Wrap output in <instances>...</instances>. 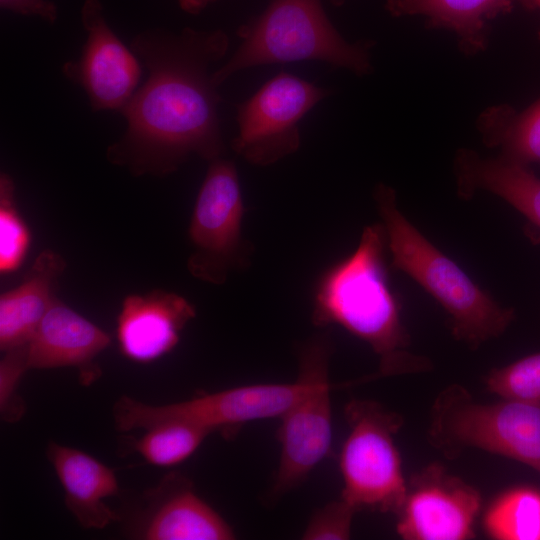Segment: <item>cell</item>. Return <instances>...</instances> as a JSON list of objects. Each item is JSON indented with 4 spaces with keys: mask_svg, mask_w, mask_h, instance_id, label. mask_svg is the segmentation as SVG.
I'll list each match as a JSON object with an SVG mask.
<instances>
[{
    "mask_svg": "<svg viewBox=\"0 0 540 540\" xmlns=\"http://www.w3.org/2000/svg\"><path fill=\"white\" fill-rule=\"evenodd\" d=\"M332 352L326 335H318L299 351L310 371V383L300 398L279 418L280 460L272 489L280 496L299 486L327 456L332 442L331 384Z\"/></svg>",
    "mask_w": 540,
    "mask_h": 540,
    "instance_id": "obj_9",
    "label": "cell"
},
{
    "mask_svg": "<svg viewBox=\"0 0 540 540\" xmlns=\"http://www.w3.org/2000/svg\"><path fill=\"white\" fill-rule=\"evenodd\" d=\"M484 527L497 540H540V492L529 487L504 492L486 512Z\"/></svg>",
    "mask_w": 540,
    "mask_h": 540,
    "instance_id": "obj_21",
    "label": "cell"
},
{
    "mask_svg": "<svg viewBox=\"0 0 540 540\" xmlns=\"http://www.w3.org/2000/svg\"><path fill=\"white\" fill-rule=\"evenodd\" d=\"M145 430L131 447L148 463L161 467L174 466L189 458L211 433L178 420L159 422Z\"/></svg>",
    "mask_w": 540,
    "mask_h": 540,
    "instance_id": "obj_22",
    "label": "cell"
},
{
    "mask_svg": "<svg viewBox=\"0 0 540 540\" xmlns=\"http://www.w3.org/2000/svg\"><path fill=\"white\" fill-rule=\"evenodd\" d=\"M228 47L222 30L184 28L176 34L154 29L137 35L131 48L149 76L120 111L127 129L108 147L107 159L134 175L165 176L191 154L220 158L225 150L221 97L208 71Z\"/></svg>",
    "mask_w": 540,
    "mask_h": 540,
    "instance_id": "obj_1",
    "label": "cell"
},
{
    "mask_svg": "<svg viewBox=\"0 0 540 540\" xmlns=\"http://www.w3.org/2000/svg\"><path fill=\"white\" fill-rule=\"evenodd\" d=\"M480 506L475 488L430 466L411 481L397 513V533L405 540L470 539Z\"/></svg>",
    "mask_w": 540,
    "mask_h": 540,
    "instance_id": "obj_12",
    "label": "cell"
},
{
    "mask_svg": "<svg viewBox=\"0 0 540 540\" xmlns=\"http://www.w3.org/2000/svg\"><path fill=\"white\" fill-rule=\"evenodd\" d=\"M475 126L482 143L498 149V156L528 166L540 162V97L520 111L506 103L489 106Z\"/></svg>",
    "mask_w": 540,
    "mask_h": 540,
    "instance_id": "obj_20",
    "label": "cell"
},
{
    "mask_svg": "<svg viewBox=\"0 0 540 540\" xmlns=\"http://www.w3.org/2000/svg\"><path fill=\"white\" fill-rule=\"evenodd\" d=\"M357 510L340 498L318 509L308 521L302 535L305 540H345L351 535Z\"/></svg>",
    "mask_w": 540,
    "mask_h": 540,
    "instance_id": "obj_26",
    "label": "cell"
},
{
    "mask_svg": "<svg viewBox=\"0 0 540 540\" xmlns=\"http://www.w3.org/2000/svg\"><path fill=\"white\" fill-rule=\"evenodd\" d=\"M517 3H520L527 10H539L540 11V0H517ZM538 39L540 41V29L538 31Z\"/></svg>",
    "mask_w": 540,
    "mask_h": 540,
    "instance_id": "obj_29",
    "label": "cell"
},
{
    "mask_svg": "<svg viewBox=\"0 0 540 540\" xmlns=\"http://www.w3.org/2000/svg\"><path fill=\"white\" fill-rule=\"evenodd\" d=\"M28 369V343L5 351L0 362V411L6 422L18 421L25 411L17 387Z\"/></svg>",
    "mask_w": 540,
    "mask_h": 540,
    "instance_id": "obj_25",
    "label": "cell"
},
{
    "mask_svg": "<svg viewBox=\"0 0 540 540\" xmlns=\"http://www.w3.org/2000/svg\"><path fill=\"white\" fill-rule=\"evenodd\" d=\"M65 268L64 259L52 250L42 251L23 281L0 297V348L27 344L53 303V289Z\"/></svg>",
    "mask_w": 540,
    "mask_h": 540,
    "instance_id": "obj_18",
    "label": "cell"
},
{
    "mask_svg": "<svg viewBox=\"0 0 540 540\" xmlns=\"http://www.w3.org/2000/svg\"><path fill=\"white\" fill-rule=\"evenodd\" d=\"M243 217L235 164L221 157L210 161L188 229L194 248L188 269L194 277L220 285L250 264L253 246L242 235Z\"/></svg>",
    "mask_w": 540,
    "mask_h": 540,
    "instance_id": "obj_8",
    "label": "cell"
},
{
    "mask_svg": "<svg viewBox=\"0 0 540 540\" xmlns=\"http://www.w3.org/2000/svg\"><path fill=\"white\" fill-rule=\"evenodd\" d=\"M195 316L193 305L172 292L129 295L117 319L120 350L136 362L154 361L178 344L181 331Z\"/></svg>",
    "mask_w": 540,
    "mask_h": 540,
    "instance_id": "obj_13",
    "label": "cell"
},
{
    "mask_svg": "<svg viewBox=\"0 0 540 540\" xmlns=\"http://www.w3.org/2000/svg\"><path fill=\"white\" fill-rule=\"evenodd\" d=\"M2 9L24 16H38L49 23L58 17L56 5L49 0H0Z\"/></svg>",
    "mask_w": 540,
    "mask_h": 540,
    "instance_id": "obj_27",
    "label": "cell"
},
{
    "mask_svg": "<svg viewBox=\"0 0 540 540\" xmlns=\"http://www.w3.org/2000/svg\"><path fill=\"white\" fill-rule=\"evenodd\" d=\"M517 0H386L393 17L418 16L430 29L455 35L459 51L472 57L487 50L492 22L510 13Z\"/></svg>",
    "mask_w": 540,
    "mask_h": 540,
    "instance_id": "obj_17",
    "label": "cell"
},
{
    "mask_svg": "<svg viewBox=\"0 0 540 540\" xmlns=\"http://www.w3.org/2000/svg\"><path fill=\"white\" fill-rule=\"evenodd\" d=\"M30 243L29 230L14 204V183L0 176V272H13L22 264Z\"/></svg>",
    "mask_w": 540,
    "mask_h": 540,
    "instance_id": "obj_23",
    "label": "cell"
},
{
    "mask_svg": "<svg viewBox=\"0 0 540 540\" xmlns=\"http://www.w3.org/2000/svg\"><path fill=\"white\" fill-rule=\"evenodd\" d=\"M309 383V368L299 360V376L293 383L243 385L165 405H150L122 396L115 404L114 419L117 429L124 432L178 420L210 432L229 434L252 421L280 418L306 391Z\"/></svg>",
    "mask_w": 540,
    "mask_h": 540,
    "instance_id": "obj_7",
    "label": "cell"
},
{
    "mask_svg": "<svg viewBox=\"0 0 540 540\" xmlns=\"http://www.w3.org/2000/svg\"><path fill=\"white\" fill-rule=\"evenodd\" d=\"M81 21L87 39L78 61H68L63 74L86 92L94 111L117 110L128 103L138 85L141 67L108 25L100 0H85Z\"/></svg>",
    "mask_w": 540,
    "mask_h": 540,
    "instance_id": "obj_11",
    "label": "cell"
},
{
    "mask_svg": "<svg viewBox=\"0 0 540 540\" xmlns=\"http://www.w3.org/2000/svg\"><path fill=\"white\" fill-rule=\"evenodd\" d=\"M485 384L500 398L540 404V352L491 370Z\"/></svg>",
    "mask_w": 540,
    "mask_h": 540,
    "instance_id": "obj_24",
    "label": "cell"
},
{
    "mask_svg": "<svg viewBox=\"0 0 540 540\" xmlns=\"http://www.w3.org/2000/svg\"><path fill=\"white\" fill-rule=\"evenodd\" d=\"M387 239L382 223L366 226L356 249L322 275L314 293V325H339L366 342L379 358L376 376L429 370L427 358L409 350L386 267Z\"/></svg>",
    "mask_w": 540,
    "mask_h": 540,
    "instance_id": "obj_2",
    "label": "cell"
},
{
    "mask_svg": "<svg viewBox=\"0 0 540 540\" xmlns=\"http://www.w3.org/2000/svg\"><path fill=\"white\" fill-rule=\"evenodd\" d=\"M110 342L106 332L55 298L28 342V367H77L83 382L92 381V360Z\"/></svg>",
    "mask_w": 540,
    "mask_h": 540,
    "instance_id": "obj_14",
    "label": "cell"
},
{
    "mask_svg": "<svg viewBox=\"0 0 540 540\" xmlns=\"http://www.w3.org/2000/svg\"><path fill=\"white\" fill-rule=\"evenodd\" d=\"M147 540H231L232 527L199 497L187 480L174 479V488L161 499L141 533Z\"/></svg>",
    "mask_w": 540,
    "mask_h": 540,
    "instance_id": "obj_19",
    "label": "cell"
},
{
    "mask_svg": "<svg viewBox=\"0 0 540 540\" xmlns=\"http://www.w3.org/2000/svg\"><path fill=\"white\" fill-rule=\"evenodd\" d=\"M238 34L241 45L212 73L217 87L240 70L272 63L315 60L359 77L373 72L371 49L375 43L346 41L326 16L321 0H272Z\"/></svg>",
    "mask_w": 540,
    "mask_h": 540,
    "instance_id": "obj_4",
    "label": "cell"
},
{
    "mask_svg": "<svg viewBox=\"0 0 540 540\" xmlns=\"http://www.w3.org/2000/svg\"><path fill=\"white\" fill-rule=\"evenodd\" d=\"M330 93L295 75L278 73L238 105L239 132L232 149L256 166H269L295 153L301 143L299 122Z\"/></svg>",
    "mask_w": 540,
    "mask_h": 540,
    "instance_id": "obj_10",
    "label": "cell"
},
{
    "mask_svg": "<svg viewBox=\"0 0 540 540\" xmlns=\"http://www.w3.org/2000/svg\"><path fill=\"white\" fill-rule=\"evenodd\" d=\"M453 174L460 199L482 192L495 195L540 229V177L530 166L463 147L455 152Z\"/></svg>",
    "mask_w": 540,
    "mask_h": 540,
    "instance_id": "obj_15",
    "label": "cell"
},
{
    "mask_svg": "<svg viewBox=\"0 0 540 540\" xmlns=\"http://www.w3.org/2000/svg\"><path fill=\"white\" fill-rule=\"evenodd\" d=\"M334 5H342L346 0H329Z\"/></svg>",
    "mask_w": 540,
    "mask_h": 540,
    "instance_id": "obj_30",
    "label": "cell"
},
{
    "mask_svg": "<svg viewBox=\"0 0 540 540\" xmlns=\"http://www.w3.org/2000/svg\"><path fill=\"white\" fill-rule=\"evenodd\" d=\"M431 444L454 457L477 448L521 462L540 472V404L504 399L477 402L459 384L436 397L428 430Z\"/></svg>",
    "mask_w": 540,
    "mask_h": 540,
    "instance_id": "obj_5",
    "label": "cell"
},
{
    "mask_svg": "<svg viewBox=\"0 0 540 540\" xmlns=\"http://www.w3.org/2000/svg\"><path fill=\"white\" fill-rule=\"evenodd\" d=\"M345 417L350 431L339 458L341 498L356 510L398 513L408 490L394 438L401 416L374 401L352 400Z\"/></svg>",
    "mask_w": 540,
    "mask_h": 540,
    "instance_id": "obj_6",
    "label": "cell"
},
{
    "mask_svg": "<svg viewBox=\"0 0 540 540\" xmlns=\"http://www.w3.org/2000/svg\"><path fill=\"white\" fill-rule=\"evenodd\" d=\"M47 457L65 492V505L85 529H102L118 520L105 499L117 494L114 471L78 449L51 442Z\"/></svg>",
    "mask_w": 540,
    "mask_h": 540,
    "instance_id": "obj_16",
    "label": "cell"
},
{
    "mask_svg": "<svg viewBox=\"0 0 540 540\" xmlns=\"http://www.w3.org/2000/svg\"><path fill=\"white\" fill-rule=\"evenodd\" d=\"M391 254V266L421 286L444 309L452 335L472 349L501 336L515 310L497 302L402 213L396 191L378 183L373 192Z\"/></svg>",
    "mask_w": 540,
    "mask_h": 540,
    "instance_id": "obj_3",
    "label": "cell"
},
{
    "mask_svg": "<svg viewBox=\"0 0 540 540\" xmlns=\"http://www.w3.org/2000/svg\"><path fill=\"white\" fill-rule=\"evenodd\" d=\"M216 0H178L181 9L190 14H198Z\"/></svg>",
    "mask_w": 540,
    "mask_h": 540,
    "instance_id": "obj_28",
    "label": "cell"
}]
</instances>
